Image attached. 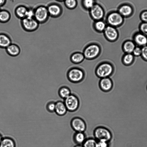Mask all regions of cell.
I'll return each instance as SVG.
<instances>
[{
  "label": "cell",
  "mask_w": 147,
  "mask_h": 147,
  "mask_svg": "<svg viewBox=\"0 0 147 147\" xmlns=\"http://www.w3.org/2000/svg\"><path fill=\"white\" fill-rule=\"evenodd\" d=\"M114 67L113 65L108 62H103L99 63L95 69V73L99 78L109 77L113 74Z\"/></svg>",
  "instance_id": "6da1fadb"
},
{
  "label": "cell",
  "mask_w": 147,
  "mask_h": 147,
  "mask_svg": "<svg viewBox=\"0 0 147 147\" xmlns=\"http://www.w3.org/2000/svg\"><path fill=\"white\" fill-rule=\"evenodd\" d=\"M93 135L94 138L98 141H104L109 142L113 138L111 131L108 129L101 126L95 129Z\"/></svg>",
  "instance_id": "7a4b0ae2"
},
{
  "label": "cell",
  "mask_w": 147,
  "mask_h": 147,
  "mask_svg": "<svg viewBox=\"0 0 147 147\" xmlns=\"http://www.w3.org/2000/svg\"><path fill=\"white\" fill-rule=\"evenodd\" d=\"M100 52L101 48L99 45L95 43H91L85 47L82 53L85 59L92 60L97 57Z\"/></svg>",
  "instance_id": "3957f363"
},
{
  "label": "cell",
  "mask_w": 147,
  "mask_h": 147,
  "mask_svg": "<svg viewBox=\"0 0 147 147\" xmlns=\"http://www.w3.org/2000/svg\"><path fill=\"white\" fill-rule=\"evenodd\" d=\"M67 77L71 82L77 83L81 82L84 77V71L78 67H73L69 69L67 71Z\"/></svg>",
  "instance_id": "277c9868"
},
{
  "label": "cell",
  "mask_w": 147,
  "mask_h": 147,
  "mask_svg": "<svg viewBox=\"0 0 147 147\" xmlns=\"http://www.w3.org/2000/svg\"><path fill=\"white\" fill-rule=\"evenodd\" d=\"M67 111L74 112L77 111L80 106V101L75 94H71L64 99V102Z\"/></svg>",
  "instance_id": "5b68a950"
},
{
  "label": "cell",
  "mask_w": 147,
  "mask_h": 147,
  "mask_svg": "<svg viewBox=\"0 0 147 147\" xmlns=\"http://www.w3.org/2000/svg\"><path fill=\"white\" fill-rule=\"evenodd\" d=\"M124 18L117 11H115L109 14L107 17V20L110 26L117 28L123 24Z\"/></svg>",
  "instance_id": "8992f818"
},
{
  "label": "cell",
  "mask_w": 147,
  "mask_h": 147,
  "mask_svg": "<svg viewBox=\"0 0 147 147\" xmlns=\"http://www.w3.org/2000/svg\"><path fill=\"white\" fill-rule=\"evenodd\" d=\"M22 26L25 31L28 32L36 31L38 27V22L34 18H24L22 19Z\"/></svg>",
  "instance_id": "52a82bcc"
},
{
  "label": "cell",
  "mask_w": 147,
  "mask_h": 147,
  "mask_svg": "<svg viewBox=\"0 0 147 147\" xmlns=\"http://www.w3.org/2000/svg\"><path fill=\"white\" fill-rule=\"evenodd\" d=\"M71 126L76 132H84L86 129L85 121L79 117L73 118L70 122Z\"/></svg>",
  "instance_id": "ba28073f"
},
{
  "label": "cell",
  "mask_w": 147,
  "mask_h": 147,
  "mask_svg": "<svg viewBox=\"0 0 147 147\" xmlns=\"http://www.w3.org/2000/svg\"><path fill=\"white\" fill-rule=\"evenodd\" d=\"M34 11V19L38 23L45 22L48 19L49 15L47 7L43 6L38 7Z\"/></svg>",
  "instance_id": "9c48e42d"
},
{
  "label": "cell",
  "mask_w": 147,
  "mask_h": 147,
  "mask_svg": "<svg viewBox=\"0 0 147 147\" xmlns=\"http://www.w3.org/2000/svg\"><path fill=\"white\" fill-rule=\"evenodd\" d=\"M103 33L105 38L110 42L116 41L119 36L117 28L110 25L106 26Z\"/></svg>",
  "instance_id": "30bf717a"
},
{
  "label": "cell",
  "mask_w": 147,
  "mask_h": 147,
  "mask_svg": "<svg viewBox=\"0 0 147 147\" xmlns=\"http://www.w3.org/2000/svg\"><path fill=\"white\" fill-rule=\"evenodd\" d=\"M117 11L124 18L130 16L133 13L134 9L130 4L124 3L121 4L118 8Z\"/></svg>",
  "instance_id": "8fae6325"
},
{
  "label": "cell",
  "mask_w": 147,
  "mask_h": 147,
  "mask_svg": "<svg viewBox=\"0 0 147 147\" xmlns=\"http://www.w3.org/2000/svg\"><path fill=\"white\" fill-rule=\"evenodd\" d=\"M99 86L100 90L102 92H109L113 88L112 81L109 77L101 78L99 81Z\"/></svg>",
  "instance_id": "7c38bea8"
},
{
  "label": "cell",
  "mask_w": 147,
  "mask_h": 147,
  "mask_svg": "<svg viewBox=\"0 0 147 147\" xmlns=\"http://www.w3.org/2000/svg\"><path fill=\"white\" fill-rule=\"evenodd\" d=\"M132 40L136 46L142 47L147 45V36L140 32L134 34Z\"/></svg>",
  "instance_id": "4fadbf2b"
},
{
  "label": "cell",
  "mask_w": 147,
  "mask_h": 147,
  "mask_svg": "<svg viewBox=\"0 0 147 147\" xmlns=\"http://www.w3.org/2000/svg\"><path fill=\"white\" fill-rule=\"evenodd\" d=\"M90 13L92 18L96 20H100L103 17L104 11L99 5L94 4L90 9Z\"/></svg>",
  "instance_id": "5bb4252c"
},
{
  "label": "cell",
  "mask_w": 147,
  "mask_h": 147,
  "mask_svg": "<svg viewBox=\"0 0 147 147\" xmlns=\"http://www.w3.org/2000/svg\"><path fill=\"white\" fill-rule=\"evenodd\" d=\"M5 50L8 55L12 57L18 56L21 52L20 47L14 43H11L5 49Z\"/></svg>",
  "instance_id": "9a60e30c"
},
{
  "label": "cell",
  "mask_w": 147,
  "mask_h": 147,
  "mask_svg": "<svg viewBox=\"0 0 147 147\" xmlns=\"http://www.w3.org/2000/svg\"><path fill=\"white\" fill-rule=\"evenodd\" d=\"M12 43L10 37L6 34L0 33V48L5 49Z\"/></svg>",
  "instance_id": "2e32d148"
},
{
  "label": "cell",
  "mask_w": 147,
  "mask_h": 147,
  "mask_svg": "<svg viewBox=\"0 0 147 147\" xmlns=\"http://www.w3.org/2000/svg\"><path fill=\"white\" fill-rule=\"evenodd\" d=\"M136 46V44L133 40H128L123 43L122 48L125 53H132Z\"/></svg>",
  "instance_id": "e0dca14e"
},
{
  "label": "cell",
  "mask_w": 147,
  "mask_h": 147,
  "mask_svg": "<svg viewBox=\"0 0 147 147\" xmlns=\"http://www.w3.org/2000/svg\"><path fill=\"white\" fill-rule=\"evenodd\" d=\"M67 111V109L64 102L59 101L55 103V112L58 115L63 116L66 113Z\"/></svg>",
  "instance_id": "ac0fdd59"
},
{
  "label": "cell",
  "mask_w": 147,
  "mask_h": 147,
  "mask_svg": "<svg viewBox=\"0 0 147 147\" xmlns=\"http://www.w3.org/2000/svg\"><path fill=\"white\" fill-rule=\"evenodd\" d=\"M85 58L83 53L80 52H76L72 53L70 56L71 61L74 64H78L82 63Z\"/></svg>",
  "instance_id": "d6986e66"
},
{
  "label": "cell",
  "mask_w": 147,
  "mask_h": 147,
  "mask_svg": "<svg viewBox=\"0 0 147 147\" xmlns=\"http://www.w3.org/2000/svg\"><path fill=\"white\" fill-rule=\"evenodd\" d=\"M47 9L49 15L51 16H57L61 12L60 7L56 4H53L49 5Z\"/></svg>",
  "instance_id": "ffe728a7"
},
{
  "label": "cell",
  "mask_w": 147,
  "mask_h": 147,
  "mask_svg": "<svg viewBox=\"0 0 147 147\" xmlns=\"http://www.w3.org/2000/svg\"><path fill=\"white\" fill-rule=\"evenodd\" d=\"M86 139L84 132H76L73 137L74 141L77 144L82 145Z\"/></svg>",
  "instance_id": "44dd1931"
},
{
  "label": "cell",
  "mask_w": 147,
  "mask_h": 147,
  "mask_svg": "<svg viewBox=\"0 0 147 147\" xmlns=\"http://www.w3.org/2000/svg\"><path fill=\"white\" fill-rule=\"evenodd\" d=\"M59 96L64 99L69 96L71 93V89L68 87L63 86L60 87L58 91Z\"/></svg>",
  "instance_id": "7402d4cb"
},
{
  "label": "cell",
  "mask_w": 147,
  "mask_h": 147,
  "mask_svg": "<svg viewBox=\"0 0 147 147\" xmlns=\"http://www.w3.org/2000/svg\"><path fill=\"white\" fill-rule=\"evenodd\" d=\"M14 141L9 137H5L3 139L0 143V147H15Z\"/></svg>",
  "instance_id": "603a6c76"
},
{
  "label": "cell",
  "mask_w": 147,
  "mask_h": 147,
  "mask_svg": "<svg viewBox=\"0 0 147 147\" xmlns=\"http://www.w3.org/2000/svg\"><path fill=\"white\" fill-rule=\"evenodd\" d=\"M134 57L132 53H125L122 58V62L125 65H129L133 62Z\"/></svg>",
  "instance_id": "cb8c5ba5"
},
{
  "label": "cell",
  "mask_w": 147,
  "mask_h": 147,
  "mask_svg": "<svg viewBox=\"0 0 147 147\" xmlns=\"http://www.w3.org/2000/svg\"><path fill=\"white\" fill-rule=\"evenodd\" d=\"M83 147H98V141L95 138H86L82 144Z\"/></svg>",
  "instance_id": "d4e9b609"
},
{
  "label": "cell",
  "mask_w": 147,
  "mask_h": 147,
  "mask_svg": "<svg viewBox=\"0 0 147 147\" xmlns=\"http://www.w3.org/2000/svg\"><path fill=\"white\" fill-rule=\"evenodd\" d=\"M28 10V9L24 6H19L16 10V13L18 17L23 19L26 17Z\"/></svg>",
  "instance_id": "484cf974"
},
{
  "label": "cell",
  "mask_w": 147,
  "mask_h": 147,
  "mask_svg": "<svg viewBox=\"0 0 147 147\" xmlns=\"http://www.w3.org/2000/svg\"><path fill=\"white\" fill-rule=\"evenodd\" d=\"M94 25L96 30L99 33L103 32L106 27L105 23L100 20L96 22Z\"/></svg>",
  "instance_id": "4316f807"
},
{
  "label": "cell",
  "mask_w": 147,
  "mask_h": 147,
  "mask_svg": "<svg viewBox=\"0 0 147 147\" xmlns=\"http://www.w3.org/2000/svg\"><path fill=\"white\" fill-rule=\"evenodd\" d=\"M10 15L9 13L5 10L0 11V21L6 22L10 18Z\"/></svg>",
  "instance_id": "83f0119b"
},
{
  "label": "cell",
  "mask_w": 147,
  "mask_h": 147,
  "mask_svg": "<svg viewBox=\"0 0 147 147\" xmlns=\"http://www.w3.org/2000/svg\"><path fill=\"white\" fill-rule=\"evenodd\" d=\"M139 29L140 32L147 36V22H142L140 25Z\"/></svg>",
  "instance_id": "f1b7e54d"
},
{
  "label": "cell",
  "mask_w": 147,
  "mask_h": 147,
  "mask_svg": "<svg viewBox=\"0 0 147 147\" xmlns=\"http://www.w3.org/2000/svg\"><path fill=\"white\" fill-rule=\"evenodd\" d=\"M94 0H83V4L87 9H90L95 4Z\"/></svg>",
  "instance_id": "f546056e"
},
{
  "label": "cell",
  "mask_w": 147,
  "mask_h": 147,
  "mask_svg": "<svg viewBox=\"0 0 147 147\" xmlns=\"http://www.w3.org/2000/svg\"><path fill=\"white\" fill-rule=\"evenodd\" d=\"M65 3L66 6L71 9L75 7L77 3L76 0H65Z\"/></svg>",
  "instance_id": "4dcf8cb0"
},
{
  "label": "cell",
  "mask_w": 147,
  "mask_h": 147,
  "mask_svg": "<svg viewBox=\"0 0 147 147\" xmlns=\"http://www.w3.org/2000/svg\"><path fill=\"white\" fill-rule=\"evenodd\" d=\"M142 53V47L136 46L132 54L134 57L141 56Z\"/></svg>",
  "instance_id": "1f68e13d"
},
{
  "label": "cell",
  "mask_w": 147,
  "mask_h": 147,
  "mask_svg": "<svg viewBox=\"0 0 147 147\" xmlns=\"http://www.w3.org/2000/svg\"><path fill=\"white\" fill-rule=\"evenodd\" d=\"M55 103L53 102H49L47 105V109L48 111L50 112L55 111Z\"/></svg>",
  "instance_id": "d6a6232c"
},
{
  "label": "cell",
  "mask_w": 147,
  "mask_h": 147,
  "mask_svg": "<svg viewBox=\"0 0 147 147\" xmlns=\"http://www.w3.org/2000/svg\"><path fill=\"white\" fill-rule=\"evenodd\" d=\"M141 56L144 60L147 61V45L142 47Z\"/></svg>",
  "instance_id": "836d02e7"
},
{
  "label": "cell",
  "mask_w": 147,
  "mask_h": 147,
  "mask_svg": "<svg viewBox=\"0 0 147 147\" xmlns=\"http://www.w3.org/2000/svg\"><path fill=\"white\" fill-rule=\"evenodd\" d=\"M140 18L142 22H147V10H144L142 11Z\"/></svg>",
  "instance_id": "e575fe53"
},
{
  "label": "cell",
  "mask_w": 147,
  "mask_h": 147,
  "mask_svg": "<svg viewBox=\"0 0 147 147\" xmlns=\"http://www.w3.org/2000/svg\"><path fill=\"white\" fill-rule=\"evenodd\" d=\"M98 141V147H109V142L104 141Z\"/></svg>",
  "instance_id": "d590c367"
},
{
  "label": "cell",
  "mask_w": 147,
  "mask_h": 147,
  "mask_svg": "<svg viewBox=\"0 0 147 147\" xmlns=\"http://www.w3.org/2000/svg\"><path fill=\"white\" fill-rule=\"evenodd\" d=\"M34 11L32 9H28L27 11L26 17L25 18H31L34 17Z\"/></svg>",
  "instance_id": "8d00e7d4"
},
{
  "label": "cell",
  "mask_w": 147,
  "mask_h": 147,
  "mask_svg": "<svg viewBox=\"0 0 147 147\" xmlns=\"http://www.w3.org/2000/svg\"><path fill=\"white\" fill-rule=\"evenodd\" d=\"M5 1V0H0V6H1L4 4Z\"/></svg>",
  "instance_id": "74e56055"
},
{
  "label": "cell",
  "mask_w": 147,
  "mask_h": 147,
  "mask_svg": "<svg viewBox=\"0 0 147 147\" xmlns=\"http://www.w3.org/2000/svg\"><path fill=\"white\" fill-rule=\"evenodd\" d=\"M74 147H83L82 145L77 144Z\"/></svg>",
  "instance_id": "f35d334b"
},
{
  "label": "cell",
  "mask_w": 147,
  "mask_h": 147,
  "mask_svg": "<svg viewBox=\"0 0 147 147\" xmlns=\"http://www.w3.org/2000/svg\"><path fill=\"white\" fill-rule=\"evenodd\" d=\"M2 139L3 138L2 137V136L1 134H0V143H1Z\"/></svg>",
  "instance_id": "ab89813d"
},
{
  "label": "cell",
  "mask_w": 147,
  "mask_h": 147,
  "mask_svg": "<svg viewBox=\"0 0 147 147\" xmlns=\"http://www.w3.org/2000/svg\"><path fill=\"white\" fill-rule=\"evenodd\" d=\"M58 0L59 1H63V0Z\"/></svg>",
  "instance_id": "60d3db41"
}]
</instances>
